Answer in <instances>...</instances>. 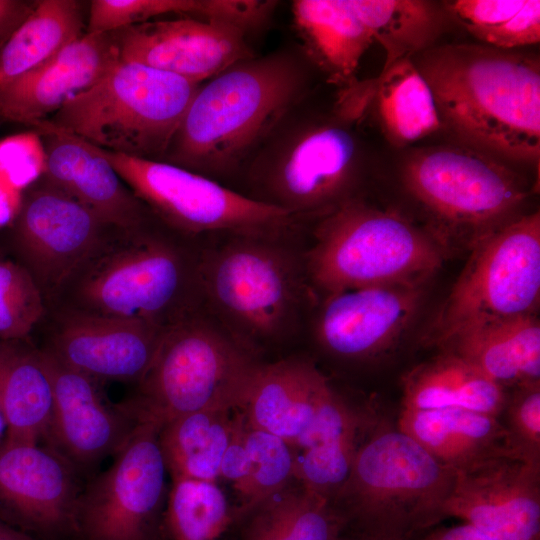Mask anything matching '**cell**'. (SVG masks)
<instances>
[{"mask_svg": "<svg viewBox=\"0 0 540 540\" xmlns=\"http://www.w3.org/2000/svg\"><path fill=\"white\" fill-rule=\"evenodd\" d=\"M44 320L48 327L39 348L98 383L136 384L166 331L142 322L56 307L47 308Z\"/></svg>", "mask_w": 540, "mask_h": 540, "instance_id": "obj_18", "label": "cell"}, {"mask_svg": "<svg viewBox=\"0 0 540 540\" xmlns=\"http://www.w3.org/2000/svg\"><path fill=\"white\" fill-rule=\"evenodd\" d=\"M450 16L485 45L503 50L539 43V0H455Z\"/></svg>", "mask_w": 540, "mask_h": 540, "instance_id": "obj_36", "label": "cell"}, {"mask_svg": "<svg viewBox=\"0 0 540 540\" xmlns=\"http://www.w3.org/2000/svg\"><path fill=\"white\" fill-rule=\"evenodd\" d=\"M86 482L45 445L0 442V519L39 540H77Z\"/></svg>", "mask_w": 540, "mask_h": 540, "instance_id": "obj_15", "label": "cell"}, {"mask_svg": "<svg viewBox=\"0 0 540 540\" xmlns=\"http://www.w3.org/2000/svg\"><path fill=\"white\" fill-rule=\"evenodd\" d=\"M540 301V214L525 213L481 240L423 335L438 347L474 324L536 313Z\"/></svg>", "mask_w": 540, "mask_h": 540, "instance_id": "obj_11", "label": "cell"}, {"mask_svg": "<svg viewBox=\"0 0 540 540\" xmlns=\"http://www.w3.org/2000/svg\"><path fill=\"white\" fill-rule=\"evenodd\" d=\"M330 387L308 359L263 363L240 410L250 426L293 447L312 425Z\"/></svg>", "mask_w": 540, "mask_h": 540, "instance_id": "obj_23", "label": "cell"}, {"mask_svg": "<svg viewBox=\"0 0 540 540\" xmlns=\"http://www.w3.org/2000/svg\"><path fill=\"white\" fill-rule=\"evenodd\" d=\"M416 540H491L468 524L432 528Z\"/></svg>", "mask_w": 540, "mask_h": 540, "instance_id": "obj_43", "label": "cell"}, {"mask_svg": "<svg viewBox=\"0 0 540 540\" xmlns=\"http://www.w3.org/2000/svg\"><path fill=\"white\" fill-rule=\"evenodd\" d=\"M245 417V416H244ZM248 476L237 495L236 519L244 518L258 505L290 485L294 479L295 452L282 438L250 426L245 419Z\"/></svg>", "mask_w": 540, "mask_h": 540, "instance_id": "obj_38", "label": "cell"}, {"mask_svg": "<svg viewBox=\"0 0 540 540\" xmlns=\"http://www.w3.org/2000/svg\"><path fill=\"white\" fill-rule=\"evenodd\" d=\"M119 61L112 33L88 34L0 89V117L34 126L95 84Z\"/></svg>", "mask_w": 540, "mask_h": 540, "instance_id": "obj_22", "label": "cell"}, {"mask_svg": "<svg viewBox=\"0 0 540 540\" xmlns=\"http://www.w3.org/2000/svg\"><path fill=\"white\" fill-rule=\"evenodd\" d=\"M34 6L35 2L0 0V42L10 36Z\"/></svg>", "mask_w": 540, "mask_h": 540, "instance_id": "obj_42", "label": "cell"}, {"mask_svg": "<svg viewBox=\"0 0 540 540\" xmlns=\"http://www.w3.org/2000/svg\"><path fill=\"white\" fill-rule=\"evenodd\" d=\"M506 390L540 382V322L536 313L459 330L439 346Z\"/></svg>", "mask_w": 540, "mask_h": 540, "instance_id": "obj_25", "label": "cell"}, {"mask_svg": "<svg viewBox=\"0 0 540 540\" xmlns=\"http://www.w3.org/2000/svg\"><path fill=\"white\" fill-rule=\"evenodd\" d=\"M200 245L158 221L123 230L62 285L47 308L167 329L202 307Z\"/></svg>", "mask_w": 540, "mask_h": 540, "instance_id": "obj_3", "label": "cell"}, {"mask_svg": "<svg viewBox=\"0 0 540 540\" xmlns=\"http://www.w3.org/2000/svg\"><path fill=\"white\" fill-rule=\"evenodd\" d=\"M441 127L467 147L535 164L540 156V65L535 56L487 45L430 47L413 58Z\"/></svg>", "mask_w": 540, "mask_h": 540, "instance_id": "obj_1", "label": "cell"}, {"mask_svg": "<svg viewBox=\"0 0 540 540\" xmlns=\"http://www.w3.org/2000/svg\"><path fill=\"white\" fill-rule=\"evenodd\" d=\"M374 420L357 411L331 385L312 425L293 446L294 479L332 502L346 483Z\"/></svg>", "mask_w": 540, "mask_h": 540, "instance_id": "obj_24", "label": "cell"}, {"mask_svg": "<svg viewBox=\"0 0 540 540\" xmlns=\"http://www.w3.org/2000/svg\"><path fill=\"white\" fill-rule=\"evenodd\" d=\"M167 495L163 528L173 540H216L236 519L214 481L175 479Z\"/></svg>", "mask_w": 540, "mask_h": 540, "instance_id": "obj_37", "label": "cell"}, {"mask_svg": "<svg viewBox=\"0 0 540 540\" xmlns=\"http://www.w3.org/2000/svg\"><path fill=\"white\" fill-rule=\"evenodd\" d=\"M372 97L384 134L398 147L441 128L432 91L412 57L385 62L372 84Z\"/></svg>", "mask_w": 540, "mask_h": 540, "instance_id": "obj_31", "label": "cell"}, {"mask_svg": "<svg viewBox=\"0 0 540 540\" xmlns=\"http://www.w3.org/2000/svg\"><path fill=\"white\" fill-rule=\"evenodd\" d=\"M351 6L386 51V61L414 57L432 47L443 28L440 12L418 0H350Z\"/></svg>", "mask_w": 540, "mask_h": 540, "instance_id": "obj_35", "label": "cell"}, {"mask_svg": "<svg viewBox=\"0 0 540 540\" xmlns=\"http://www.w3.org/2000/svg\"><path fill=\"white\" fill-rule=\"evenodd\" d=\"M47 314L42 290L19 262L0 260V340L26 341Z\"/></svg>", "mask_w": 540, "mask_h": 540, "instance_id": "obj_39", "label": "cell"}, {"mask_svg": "<svg viewBox=\"0 0 540 540\" xmlns=\"http://www.w3.org/2000/svg\"><path fill=\"white\" fill-rule=\"evenodd\" d=\"M233 411H197L161 427L159 443L172 480L217 481L233 430Z\"/></svg>", "mask_w": 540, "mask_h": 540, "instance_id": "obj_33", "label": "cell"}, {"mask_svg": "<svg viewBox=\"0 0 540 540\" xmlns=\"http://www.w3.org/2000/svg\"><path fill=\"white\" fill-rule=\"evenodd\" d=\"M396 425L454 471L514 452L501 419L485 413L401 408Z\"/></svg>", "mask_w": 540, "mask_h": 540, "instance_id": "obj_26", "label": "cell"}, {"mask_svg": "<svg viewBox=\"0 0 540 540\" xmlns=\"http://www.w3.org/2000/svg\"><path fill=\"white\" fill-rule=\"evenodd\" d=\"M12 225L14 248L46 303L123 230L107 223L45 177L23 194Z\"/></svg>", "mask_w": 540, "mask_h": 540, "instance_id": "obj_14", "label": "cell"}, {"mask_svg": "<svg viewBox=\"0 0 540 540\" xmlns=\"http://www.w3.org/2000/svg\"><path fill=\"white\" fill-rule=\"evenodd\" d=\"M0 540H39L0 519Z\"/></svg>", "mask_w": 540, "mask_h": 540, "instance_id": "obj_45", "label": "cell"}, {"mask_svg": "<svg viewBox=\"0 0 540 540\" xmlns=\"http://www.w3.org/2000/svg\"><path fill=\"white\" fill-rule=\"evenodd\" d=\"M45 169V151L36 130L0 140V183L10 190L23 194Z\"/></svg>", "mask_w": 540, "mask_h": 540, "instance_id": "obj_41", "label": "cell"}, {"mask_svg": "<svg viewBox=\"0 0 540 540\" xmlns=\"http://www.w3.org/2000/svg\"><path fill=\"white\" fill-rule=\"evenodd\" d=\"M427 285H373L322 296L312 320L314 338L338 359H377L409 331L424 304Z\"/></svg>", "mask_w": 540, "mask_h": 540, "instance_id": "obj_16", "label": "cell"}, {"mask_svg": "<svg viewBox=\"0 0 540 540\" xmlns=\"http://www.w3.org/2000/svg\"><path fill=\"white\" fill-rule=\"evenodd\" d=\"M199 85L119 60L43 122L107 151L162 161Z\"/></svg>", "mask_w": 540, "mask_h": 540, "instance_id": "obj_9", "label": "cell"}, {"mask_svg": "<svg viewBox=\"0 0 540 540\" xmlns=\"http://www.w3.org/2000/svg\"><path fill=\"white\" fill-rule=\"evenodd\" d=\"M293 21L307 51L328 81L350 92L356 73L374 39L350 0H296Z\"/></svg>", "mask_w": 540, "mask_h": 540, "instance_id": "obj_27", "label": "cell"}, {"mask_svg": "<svg viewBox=\"0 0 540 540\" xmlns=\"http://www.w3.org/2000/svg\"><path fill=\"white\" fill-rule=\"evenodd\" d=\"M360 540H376V539H371V538H367V537H362L361 536V539Z\"/></svg>", "mask_w": 540, "mask_h": 540, "instance_id": "obj_47", "label": "cell"}, {"mask_svg": "<svg viewBox=\"0 0 540 540\" xmlns=\"http://www.w3.org/2000/svg\"><path fill=\"white\" fill-rule=\"evenodd\" d=\"M298 230L226 235L200 245L202 307L258 353L294 336L312 298Z\"/></svg>", "mask_w": 540, "mask_h": 540, "instance_id": "obj_4", "label": "cell"}, {"mask_svg": "<svg viewBox=\"0 0 540 540\" xmlns=\"http://www.w3.org/2000/svg\"><path fill=\"white\" fill-rule=\"evenodd\" d=\"M22 194L0 183V229L11 225L20 209Z\"/></svg>", "mask_w": 540, "mask_h": 540, "instance_id": "obj_44", "label": "cell"}, {"mask_svg": "<svg viewBox=\"0 0 540 540\" xmlns=\"http://www.w3.org/2000/svg\"><path fill=\"white\" fill-rule=\"evenodd\" d=\"M53 407V386L39 347L0 340V408L5 441L38 444Z\"/></svg>", "mask_w": 540, "mask_h": 540, "instance_id": "obj_28", "label": "cell"}, {"mask_svg": "<svg viewBox=\"0 0 540 540\" xmlns=\"http://www.w3.org/2000/svg\"><path fill=\"white\" fill-rule=\"evenodd\" d=\"M294 54L250 57L200 84L162 161L209 178L240 169L302 97Z\"/></svg>", "mask_w": 540, "mask_h": 540, "instance_id": "obj_2", "label": "cell"}, {"mask_svg": "<svg viewBox=\"0 0 540 540\" xmlns=\"http://www.w3.org/2000/svg\"><path fill=\"white\" fill-rule=\"evenodd\" d=\"M359 176L358 148L347 129L306 125L295 127L252 161L246 195L299 221L319 219L357 197Z\"/></svg>", "mask_w": 540, "mask_h": 540, "instance_id": "obj_12", "label": "cell"}, {"mask_svg": "<svg viewBox=\"0 0 540 540\" xmlns=\"http://www.w3.org/2000/svg\"><path fill=\"white\" fill-rule=\"evenodd\" d=\"M40 351L53 386L45 446L88 480L100 463L122 448L138 422L120 404L108 403L97 381Z\"/></svg>", "mask_w": 540, "mask_h": 540, "instance_id": "obj_19", "label": "cell"}, {"mask_svg": "<svg viewBox=\"0 0 540 540\" xmlns=\"http://www.w3.org/2000/svg\"><path fill=\"white\" fill-rule=\"evenodd\" d=\"M84 5L40 0L0 49V89L35 70L85 34Z\"/></svg>", "mask_w": 540, "mask_h": 540, "instance_id": "obj_30", "label": "cell"}, {"mask_svg": "<svg viewBox=\"0 0 540 540\" xmlns=\"http://www.w3.org/2000/svg\"><path fill=\"white\" fill-rule=\"evenodd\" d=\"M3 432H5V423H4V419H3L1 408H0V438ZM1 441L2 440L0 439V442Z\"/></svg>", "mask_w": 540, "mask_h": 540, "instance_id": "obj_46", "label": "cell"}, {"mask_svg": "<svg viewBox=\"0 0 540 540\" xmlns=\"http://www.w3.org/2000/svg\"><path fill=\"white\" fill-rule=\"evenodd\" d=\"M504 389L459 356L440 351L402 378V408L464 409L500 418Z\"/></svg>", "mask_w": 540, "mask_h": 540, "instance_id": "obj_29", "label": "cell"}, {"mask_svg": "<svg viewBox=\"0 0 540 540\" xmlns=\"http://www.w3.org/2000/svg\"><path fill=\"white\" fill-rule=\"evenodd\" d=\"M500 419L514 452L540 465V382L509 389Z\"/></svg>", "mask_w": 540, "mask_h": 540, "instance_id": "obj_40", "label": "cell"}, {"mask_svg": "<svg viewBox=\"0 0 540 540\" xmlns=\"http://www.w3.org/2000/svg\"><path fill=\"white\" fill-rule=\"evenodd\" d=\"M93 147L153 217L182 237L202 242L226 235L298 230L299 220L288 212L225 187L215 179L167 162Z\"/></svg>", "mask_w": 540, "mask_h": 540, "instance_id": "obj_10", "label": "cell"}, {"mask_svg": "<svg viewBox=\"0 0 540 540\" xmlns=\"http://www.w3.org/2000/svg\"><path fill=\"white\" fill-rule=\"evenodd\" d=\"M242 540H341L345 521L332 502L289 485L248 515Z\"/></svg>", "mask_w": 540, "mask_h": 540, "instance_id": "obj_32", "label": "cell"}, {"mask_svg": "<svg viewBox=\"0 0 540 540\" xmlns=\"http://www.w3.org/2000/svg\"><path fill=\"white\" fill-rule=\"evenodd\" d=\"M263 363L203 307L164 332L155 356L120 402L138 422L162 427L202 410H238Z\"/></svg>", "mask_w": 540, "mask_h": 540, "instance_id": "obj_6", "label": "cell"}, {"mask_svg": "<svg viewBox=\"0 0 540 540\" xmlns=\"http://www.w3.org/2000/svg\"><path fill=\"white\" fill-rule=\"evenodd\" d=\"M111 33L120 61L148 66L195 84L253 56L245 30L216 20H150Z\"/></svg>", "mask_w": 540, "mask_h": 540, "instance_id": "obj_20", "label": "cell"}, {"mask_svg": "<svg viewBox=\"0 0 540 540\" xmlns=\"http://www.w3.org/2000/svg\"><path fill=\"white\" fill-rule=\"evenodd\" d=\"M444 513L491 540H540V465L510 452L455 471Z\"/></svg>", "mask_w": 540, "mask_h": 540, "instance_id": "obj_17", "label": "cell"}, {"mask_svg": "<svg viewBox=\"0 0 540 540\" xmlns=\"http://www.w3.org/2000/svg\"><path fill=\"white\" fill-rule=\"evenodd\" d=\"M305 250L313 293L383 284H429L451 256L405 215L353 198L317 219Z\"/></svg>", "mask_w": 540, "mask_h": 540, "instance_id": "obj_7", "label": "cell"}, {"mask_svg": "<svg viewBox=\"0 0 540 540\" xmlns=\"http://www.w3.org/2000/svg\"><path fill=\"white\" fill-rule=\"evenodd\" d=\"M33 127L42 139L43 177L49 182L118 228L137 229L157 221L91 144L43 121Z\"/></svg>", "mask_w": 540, "mask_h": 540, "instance_id": "obj_21", "label": "cell"}, {"mask_svg": "<svg viewBox=\"0 0 540 540\" xmlns=\"http://www.w3.org/2000/svg\"><path fill=\"white\" fill-rule=\"evenodd\" d=\"M160 429L153 422L138 423L111 465L87 480L77 540H156L166 503Z\"/></svg>", "mask_w": 540, "mask_h": 540, "instance_id": "obj_13", "label": "cell"}, {"mask_svg": "<svg viewBox=\"0 0 540 540\" xmlns=\"http://www.w3.org/2000/svg\"><path fill=\"white\" fill-rule=\"evenodd\" d=\"M172 13L250 30L262 18V5L258 0H93L85 33H110Z\"/></svg>", "mask_w": 540, "mask_h": 540, "instance_id": "obj_34", "label": "cell"}, {"mask_svg": "<svg viewBox=\"0 0 540 540\" xmlns=\"http://www.w3.org/2000/svg\"><path fill=\"white\" fill-rule=\"evenodd\" d=\"M455 471L418 442L374 420L332 504L346 527L376 540H416L446 518Z\"/></svg>", "mask_w": 540, "mask_h": 540, "instance_id": "obj_5", "label": "cell"}, {"mask_svg": "<svg viewBox=\"0 0 540 540\" xmlns=\"http://www.w3.org/2000/svg\"><path fill=\"white\" fill-rule=\"evenodd\" d=\"M401 179L422 213L421 226L450 256L469 253L525 214L529 197L526 182L501 159L464 145L415 151Z\"/></svg>", "mask_w": 540, "mask_h": 540, "instance_id": "obj_8", "label": "cell"}]
</instances>
